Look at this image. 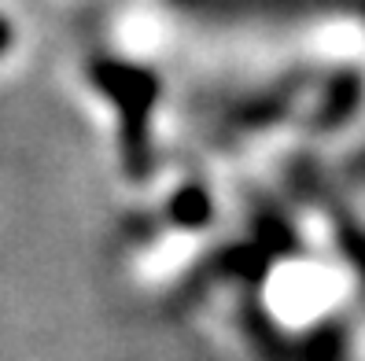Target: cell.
Here are the masks:
<instances>
[{
    "label": "cell",
    "mask_w": 365,
    "mask_h": 361,
    "mask_svg": "<svg viewBox=\"0 0 365 361\" xmlns=\"http://www.w3.org/2000/svg\"><path fill=\"white\" fill-rule=\"evenodd\" d=\"M89 81L118 108L122 118V166L133 181H144L152 174V111H155V100H159V78L155 70L137 67V63H125V59H107L96 56L89 63Z\"/></svg>",
    "instance_id": "cell-1"
},
{
    "label": "cell",
    "mask_w": 365,
    "mask_h": 361,
    "mask_svg": "<svg viewBox=\"0 0 365 361\" xmlns=\"http://www.w3.org/2000/svg\"><path fill=\"white\" fill-rule=\"evenodd\" d=\"M166 218L170 225H181V229H203L210 221V192L203 184H185L166 203Z\"/></svg>",
    "instance_id": "cell-2"
},
{
    "label": "cell",
    "mask_w": 365,
    "mask_h": 361,
    "mask_svg": "<svg viewBox=\"0 0 365 361\" xmlns=\"http://www.w3.org/2000/svg\"><path fill=\"white\" fill-rule=\"evenodd\" d=\"M354 100H358V78H339V81L332 85V93H329V103H325V108H321L317 122H325V125L339 122L343 115H347V111L354 108Z\"/></svg>",
    "instance_id": "cell-3"
},
{
    "label": "cell",
    "mask_w": 365,
    "mask_h": 361,
    "mask_svg": "<svg viewBox=\"0 0 365 361\" xmlns=\"http://www.w3.org/2000/svg\"><path fill=\"white\" fill-rule=\"evenodd\" d=\"M11 41H15V26L8 23L4 15H0V56H4V52L11 48Z\"/></svg>",
    "instance_id": "cell-4"
}]
</instances>
